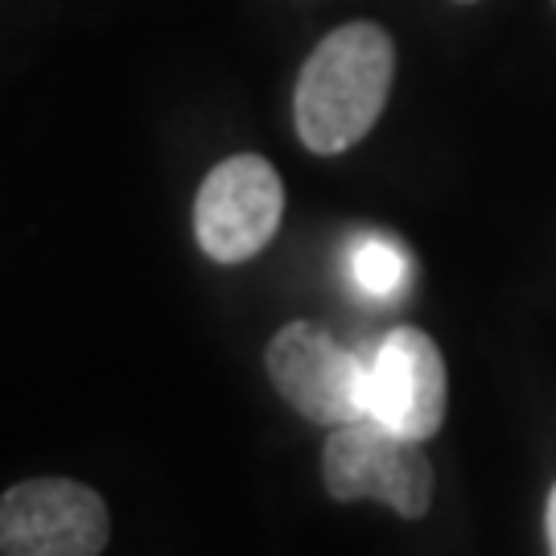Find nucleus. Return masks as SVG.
<instances>
[{"mask_svg": "<svg viewBox=\"0 0 556 556\" xmlns=\"http://www.w3.org/2000/svg\"><path fill=\"white\" fill-rule=\"evenodd\" d=\"M396 79V41L376 21H346L309 50L293 87V128L318 157L351 153L379 124Z\"/></svg>", "mask_w": 556, "mask_h": 556, "instance_id": "nucleus-1", "label": "nucleus"}, {"mask_svg": "<svg viewBox=\"0 0 556 556\" xmlns=\"http://www.w3.org/2000/svg\"><path fill=\"white\" fill-rule=\"evenodd\" d=\"M321 482L338 503L376 498L400 519H420L433 507V462L425 441L400 438L376 417L338 425L321 450Z\"/></svg>", "mask_w": 556, "mask_h": 556, "instance_id": "nucleus-2", "label": "nucleus"}, {"mask_svg": "<svg viewBox=\"0 0 556 556\" xmlns=\"http://www.w3.org/2000/svg\"><path fill=\"white\" fill-rule=\"evenodd\" d=\"M285 219V181L260 153L219 161L194 199V239L215 264L256 260Z\"/></svg>", "mask_w": 556, "mask_h": 556, "instance_id": "nucleus-3", "label": "nucleus"}, {"mask_svg": "<svg viewBox=\"0 0 556 556\" xmlns=\"http://www.w3.org/2000/svg\"><path fill=\"white\" fill-rule=\"evenodd\" d=\"M112 511L75 478H25L0 495V556H100Z\"/></svg>", "mask_w": 556, "mask_h": 556, "instance_id": "nucleus-4", "label": "nucleus"}, {"mask_svg": "<svg viewBox=\"0 0 556 556\" xmlns=\"http://www.w3.org/2000/svg\"><path fill=\"white\" fill-rule=\"evenodd\" d=\"M268 379L289 408L314 425H351L367 417V363L342 351L314 321L280 326L264 351Z\"/></svg>", "mask_w": 556, "mask_h": 556, "instance_id": "nucleus-5", "label": "nucleus"}, {"mask_svg": "<svg viewBox=\"0 0 556 556\" xmlns=\"http://www.w3.org/2000/svg\"><path fill=\"white\" fill-rule=\"evenodd\" d=\"M450 408V376L438 342L417 326H396L367 358V417L392 433L429 441L441 433Z\"/></svg>", "mask_w": 556, "mask_h": 556, "instance_id": "nucleus-6", "label": "nucleus"}, {"mask_svg": "<svg viewBox=\"0 0 556 556\" xmlns=\"http://www.w3.org/2000/svg\"><path fill=\"white\" fill-rule=\"evenodd\" d=\"M351 280H355L358 293L388 301L404 293V285L413 280V264L396 239L371 231V236H358L351 248Z\"/></svg>", "mask_w": 556, "mask_h": 556, "instance_id": "nucleus-7", "label": "nucleus"}, {"mask_svg": "<svg viewBox=\"0 0 556 556\" xmlns=\"http://www.w3.org/2000/svg\"><path fill=\"white\" fill-rule=\"evenodd\" d=\"M544 528H548V548H553V556H556V486H553V495H548V511H544Z\"/></svg>", "mask_w": 556, "mask_h": 556, "instance_id": "nucleus-8", "label": "nucleus"}, {"mask_svg": "<svg viewBox=\"0 0 556 556\" xmlns=\"http://www.w3.org/2000/svg\"><path fill=\"white\" fill-rule=\"evenodd\" d=\"M457 4H478V0H457Z\"/></svg>", "mask_w": 556, "mask_h": 556, "instance_id": "nucleus-9", "label": "nucleus"}, {"mask_svg": "<svg viewBox=\"0 0 556 556\" xmlns=\"http://www.w3.org/2000/svg\"><path fill=\"white\" fill-rule=\"evenodd\" d=\"M553 4H556V0H553Z\"/></svg>", "mask_w": 556, "mask_h": 556, "instance_id": "nucleus-10", "label": "nucleus"}]
</instances>
